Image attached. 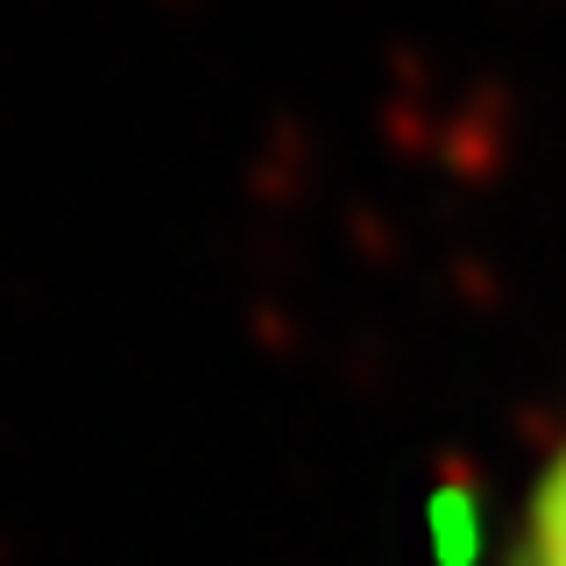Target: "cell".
Here are the masks:
<instances>
[{
    "instance_id": "1",
    "label": "cell",
    "mask_w": 566,
    "mask_h": 566,
    "mask_svg": "<svg viewBox=\"0 0 566 566\" xmlns=\"http://www.w3.org/2000/svg\"><path fill=\"white\" fill-rule=\"evenodd\" d=\"M510 566H566V447L545 460L538 489L524 503V531H517V553Z\"/></svg>"
}]
</instances>
